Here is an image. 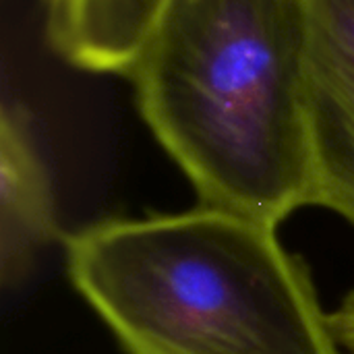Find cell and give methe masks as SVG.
I'll use <instances>...</instances> for the list:
<instances>
[{
    "mask_svg": "<svg viewBox=\"0 0 354 354\" xmlns=\"http://www.w3.org/2000/svg\"><path fill=\"white\" fill-rule=\"evenodd\" d=\"M116 73L199 205L274 228L311 205L301 0H149Z\"/></svg>",
    "mask_w": 354,
    "mask_h": 354,
    "instance_id": "1",
    "label": "cell"
},
{
    "mask_svg": "<svg viewBox=\"0 0 354 354\" xmlns=\"http://www.w3.org/2000/svg\"><path fill=\"white\" fill-rule=\"evenodd\" d=\"M46 2H48V10H52V8L64 6V4H68V2H73V0H46Z\"/></svg>",
    "mask_w": 354,
    "mask_h": 354,
    "instance_id": "6",
    "label": "cell"
},
{
    "mask_svg": "<svg viewBox=\"0 0 354 354\" xmlns=\"http://www.w3.org/2000/svg\"><path fill=\"white\" fill-rule=\"evenodd\" d=\"M58 236L52 185L35 147L29 112L4 102L0 114V272L19 284L35 253Z\"/></svg>",
    "mask_w": 354,
    "mask_h": 354,
    "instance_id": "4",
    "label": "cell"
},
{
    "mask_svg": "<svg viewBox=\"0 0 354 354\" xmlns=\"http://www.w3.org/2000/svg\"><path fill=\"white\" fill-rule=\"evenodd\" d=\"M311 205L354 228V0H301Z\"/></svg>",
    "mask_w": 354,
    "mask_h": 354,
    "instance_id": "3",
    "label": "cell"
},
{
    "mask_svg": "<svg viewBox=\"0 0 354 354\" xmlns=\"http://www.w3.org/2000/svg\"><path fill=\"white\" fill-rule=\"evenodd\" d=\"M77 292L127 354H346L276 228L199 205L64 239Z\"/></svg>",
    "mask_w": 354,
    "mask_h": 354,
    "instance_id": "2",
    "label": "cell"
},
{
    "mask_svg": "<svg viewBox=\"0 0 354 354\" xmlns=\"http://www.w3.org/2000/svg\"><path fill=\"white\" fill-rule=\"evenodd\" d=\"M330 322L340 348L354 354V288L340 301L338 309L330 313Z\"/></svg>",
    "mask_w": 354,
    "mask_h": 354,
    "instance_id": "5",
    "label": "cell"
}]
</instances>
